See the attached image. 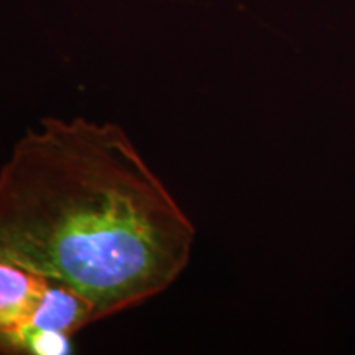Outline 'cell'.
<instances>
[{
  "mask_svg": "<svg viewBox=\"0 0 355 355\" xmlns=\"http://www.w3.org/2000/svg\"><path fill=\"white\" fill-rule=\"evenodd\" d=\"M196 227L117 123L43 121L0 184V260L76 290L102 319L166 291Z\"/></svg>",
  "mask_w": 355,
  "mask_h": 355,
  "instance_id": "6da1fadb",
  "label": "cell"
},
{
  "mask_svg": "<svg viewBox=\"0 0 355 355\" xmlns=\"http://www.w3.org/2000/svg\"><path fill=\"white\" fill-rule=\"evenodd\" d=\"M76 290L0 260V347L35 355L69 354L71 337L99 322Z\"/></svg>",
  "mask_w": 355,
  "mask_h": 355,
  "instance_id": "7a4b0ae2",
  "label": "cell"
}]
</instances>
